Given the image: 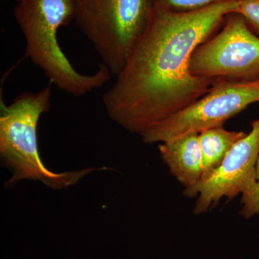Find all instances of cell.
<instances>
[{
    "label": "cell",
    "mask_w": 259,
    "mask_h": 259,
    "mask_svg": "<svg viewBox=\"0 0 259 259\" xmlns=\"http://www.w3.org/2000/svg\"><path fill=\"white\" fill-rule=\"evenodd\" d=\"M237 13L259 34V0H240Z\"/></svg>",
    "instance_id": "cell-11"
},
{
    "label": "cell",
    "mask_w": 259,
    "mask_h": 259,
    "mask_svg": "<svg viewBox=\"0 0 259 259\" xmlns=\"http://www.w3.org/2000/svg\"><path fill=\"white\" fill-rule=\"evenodd\" d=\"M74 0H25L18 3L14 10L25 38L27 57L42 70L49 82L65 93L80 97L105 85L112 73L100 64L94 74H81L64 55L57 32L74 19Z\"/></svg>",
    "instance_id": "cell-2"
},
{
    "label": "cell",
    "mask_w": 259,
    "mask_h": 259,
    "mask_svg": "<svg viewBox=\"0 0 259 259\" xmlns=\"http://www.w3.org/2000/svg\"><path fill=\"white\" fill-rule=\"evenodd\" d=\"M52 83L35 93H23L6 105L1 101L0 156L3 166L13 173L5 185L20 181H39L54 190L76 185L83 177L95 171L87 168L57 173L44 165L39 153L37 125L42 114L50 110Z\"/></svg>",
    "instance_id": "cell-3"
},
{
    "label": "cell",
    "mask_w": 259,
    "mask_h": 259,
    "mask_svg": "<svg viewBox=\"0 0 259 259\" xmlns=\"http://www.w3.org/2000/svg\"><path fill=\"white\" fill-rule=\"evenodd\" d=\"M259 156V119L252 122L251 130L228 153L221 166L193 188L184 191L186 197H197L194 214L208 211L226 197L241 194V214L246 219L259 214V185L256 163Z\"/></svg>",
    "instance_id": "cell-7"
},
{
    "label": "cell",
    "mask_w": 259,
    "mask_h": 259,
    "mask_svg": "<svg viewBox=\"0 0 259 259\" xmlns=\"http://www.w3.org/2000/svg\"><path fill=\"white\" fill-rule=\"evenodd\" d=\"M239 1L221 0L187 12L153 8L147 28L104 94L111 120L141 136L208 93L215 80L192 75L191 57L238 12Z\"/></svg>",
    "instance_id": "cell-1"
},
{
    "label": "cell",
    "mask_w": 259,
    "mask_h": 259,
    "mask_svg": "<svg viewBox=\"0 0 259 259\" xmlns=\"http://www.w3.org/2000/svg\"><path fill=\"white\" fill-rule=\"evenodd\" d=\"M246 135L242 131H230L223 127L207 130L198 134L202 156V180L218 169L230 151Z\"/></svg>",
    "instance_id": "cell-9"
},
{
    "label": "cell",
    "mask_w": 259,
    "mask_h": 259,
    "mask_svg": "<svg viewBox=\"0 0 259 259\" xmlns=\"http://www.w3.org/2000/svg\"><path fill=\"white\" fill-rule=\"evenodd\" d=\"M256 175H257V180H258L259 185V156L258 158V161L256 163Z\"/></svg>",
    "instance_id": "cell-12"
},
{
    "label": "cell",
    "mask_w": 259,
    "mask_h": 259,
    "mask_svg": "<svg viewBox=\"0 0 259 259\" xmlns=\"http://www.w3.org/2000/svg\"><path fill=\"white\" fill-rule=\"evenodd\" d=\"M18 3H20V2L25 1V0H18Z\"/></svg>",
    "instance_id": "cell-13"
},
{
    "label": "cell",
    "mask_w": 259,
    "mask_h": 259,
    "mask_svg": "<svg viewBox=\"0 0 259 259\" xmlns=\"http://www.w3.org/2000/svg\"><path fill=\"white\" fill-rule=\"evenodd\" d=\"M190 72L197 77L232 81L259 79V37L238 13L229 14L223 28L196 48Z\"/></svg>",
    "instance_id": "cell-6"
},
{
    "label": "cell",
    "mask_w": 259,
    "mask_h": 259,
    "mask_svg": "<svg viewBox=\"0 0 259 259\" xmlns=\"http://www.w3.org/2000/svg\"><path fill=\"white\" fill-rule=\"evenodd\" d=\"M221 0H150L153 8L172 12L200 9Z\"/></svg>",
    "instance_id": "cell-10"
},
{
    "label": "cell",
    "mask_w": 259,
    "mask_h": 259,
    "mask_svg": "<svg viewBox=\"0 0 259 259\" xmlns=\"http://www.w3.org/2000/svg\"><path fill=\"white\" fill-rule=\"evenodd\" d=\"M160 156L170 173L190 190L202 180V156L198 134H188L158 145Z\"/></svg>",
    "instance_id": "cell-8"
},
{
    "label": "cell",
    "mask_w": 259,
    "mask_h": 259,
    "mask_svg": "<svg viewBox=\"0 0 259 259\" xmlns=\"http://www.w3.org/2000/svg\"><path fill=\"white\" fill-rule=\"evenodd\" d=\"M74 1H76V0H74Z\"/></svg>",
    "instance_id": "cell-14"
},
{
    "label": "cell",
    "mask_w": 259,
    "mask_h": 259,
    "mask_svg": "<svg viewBox=\"0 0 259 259\" xmlns=\"http://www.w3.org/2000/svg\"><path fill=\"white\" fill-rule=\"evenodd\" d=\"M150 0H76L74 19L112 74L117 76L149 23Z\"/></svg>",
    "instance_id": "cell-4"
},
{
    "label": "cell",
    "mask_w": 259,
    "mask_h": 259,
    "mask_svg": "<svg viewBox=\"0 0 259 259\" xmlns=\"http://www.w3.org/2000/svg\"><path fill=\"white\" fill-rule=\"evenodd\" d=\"M259 102V79L216 80L208 93L190 106L158 122L142 135L146 144H161L188 134L223 127L226 121Z\"/></svg>",
    "instance_id": "cell-5"
}]
</instances>
